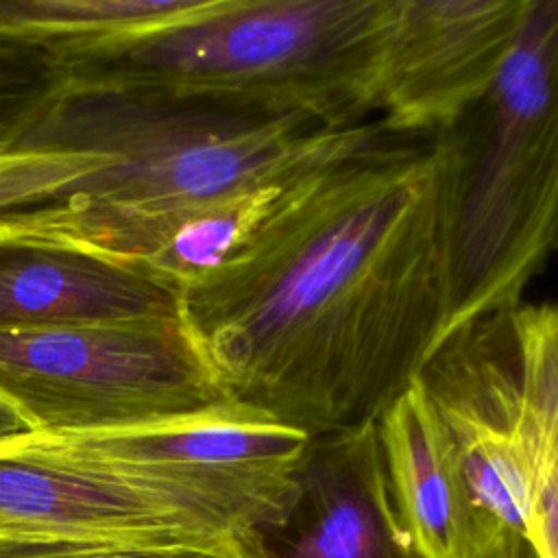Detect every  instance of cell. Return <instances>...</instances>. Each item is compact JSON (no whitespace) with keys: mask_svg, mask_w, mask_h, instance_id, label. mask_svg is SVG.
<instances>
[{"mask_svg":"<svg viewBox=\"0 0 558 558\" xmlns=\"http://www.w3.org/2000/svg\"><path fill=\"white\" fill-rule=\"evenodd\" d=\"M371 122L338 129L157 92L65 87L0 155V238L153 270L183 222L294 181Z\"/></svg>","mask_w":558,"mask_h":558,"instance_id":"cell-2","label":"cell"},{"mask_svg":"<svg viewBox=\"0 0 558 558\" xmlns=\"http://www.w3.org/2000/svg\"><path fill=\"white\" fill-rule=\"evenodd\" d=\"M0 558H209L196 551L50 536H0Z\"/></svg>","mask_w":558,"mask_h":558,"instance_id":"cell-16","label":"cell"},{"mask_svg":"<svg viewBox=\"0 0 558 558\" xmlns=\"http://www.w3.org/2000/svg\"><path fill=\"white\" fill-rule=\"evenodd\" d=\"M0 399L46 436L246 414L183 318L0 331Z\"/></svg>","mask_w":558,"mask_h":558,"instance_id":"cell-5","label":"cell"},{"mask_svg":"<svg viewBox=\"0 0 558 558\" xmlns=\"http://www.w3.org/2000/svg\"><path fill=\"white\" fill-rule=\"evenodd\" d=\"M52 46L0 39V155L65 92Z\"/></svg>","mask_w":558,"mask_h":558,"instance_id":"cell-15","label":"cell"},{"mask_svg":"<svg viewBox=\"0 0 558 558\" xmlns=\"http://www.w3.org/2000/svg\"><path fill=\"white\" fill-rule=\"evenodd\" d=\"M377 427L392 504L421 558H486L512 532L480 504L447 427L416 384Z\"/></svg>","mask_w":558,"mask_h":558,"instance_id":"cell-12","label":"cell"},{"mask_svg":"<svg viewBox=\"0 0 558 558\" xmlns=\"http://www.w3.org/2000/svg\"><path fill=\"white\" fill-rule=\"evenodd\" d=\"M0 536H50L235 558L201 525L31 436L0 447Z\"/></svg>","mask_w":558,"mask_h":558,"instance_id":"cell-9","label":"cell"},{"mask_svg":"<svg viewBox=\"0 0 558 558\" xmlns=\"http://www.w3.org/2000/svg\"><path fill=\"white\" fill-rule=\"evenodd\" d=\"M31 434H33L31 425L7 401L0 399V447L22 440L24 436H31Z\"/></svg>","mask_w":558,"mask_h":558,"instance_id":"cell-18","label":"cell"},{"mask_svg":"<svg viewBox=\"0 0 558 558\" xmlns=\"http://www.w3.org/2000/svg\"><path fill=\"white\" fill-rule=\"evenodd\" d=\"M231 401L310 438L377 423L453 331L449 227L427 135L381 120L294 179L181 288Z\"/></svg>","mask_w":558,"mask_h":558,"instance_id":"cell-1","label":"cell"},{"mask_svg":"<svg viewBox=\"0 0 558 558\" xmlns=\"http://www.w3.org/2000/svg\"><path fill=\"white\" fill-rule=\"evenodd\" d=\"M392 0H227L133 35L52 46L68 87L198 98L329 126L379 118Z\"/></svg>","mask_w":558,"mask_h":558,"instance_id":"cell-3","label":"cell"},{"mask_svg":"<svg viewBox=\"0 0 558 558\" xmlns=\"http://www.w3.org/2000/svg\"><path fill=\"white\" fill-rule=\"evenodd\" d=\"M519 312L525 364L527 534L541 558H558V303L521 301Z\"/></svg>","mask_w":558,"mask_h":558,"instance_id":"cell-13","label":"cell"},{"mask_svg":"<svg viewBox=\"0 0 558 558\" xmlns=\"http://www.w3.org/2000/svg\"><path fill=\"white\" fill-rule=\"evenodd\" d=\"M181 286L100 253L0 238V331L181 320Z\"/></svg>","mask_w":558,"mask_h":558,"instance_id":"cell-11","label":"cell"},{"mask_svg":"<svg viewBox=\"0 0 558 558\" xmlns=\"http://www.w3.org/2000/svg\"><path fill=\"white\" fill-rule=\"evenodd\" d=\"M486 558H541L530 534L506 532L486 554Z\"/></svg>","mask_w":558,"mask_h":558,"instance_id":"cell-17","label":"cell"},{"mask_svg":"<svg viewBox=\"0 0 558 558\" xmlns=\"http://www.w3.org/2000/svg\"><path fill=\"white\" fill-rule=\"evenodd\" d=\"M240 558H421L392 504L377 423L310 438L281 512Z\"/></svg>","mask_w":558,"mask_h":558,"instance_id":"cell-10","label":"cell"},{"mask_svg":"<svg viewBox=\"0 0 558 558\" xmlns=\"http://www.w3.org/2000/svg\"><path fill=\"white\" fill-rule=\"evenodd\" d=\"M442 172L453 329L525 301L558 253V0H538L497 74L427 135Z\"/></svg>","mask_w":558,"mask_h":558,"instance_id":"cell-4","label":"cell"},{"mask_svg":"<svg viewBox=\"0 0 558 558\" xmlns=\"http://www.w3.org/2000/svg\"><path fill=\"white\" fill-rule=\"evenodd\" d=\"M519 307H501L453 329L414 384L447 427L484 510L501 530L527 534Z\"/></svg>","mask_w":558,"mask_h":558,"instance_id":"cell-7","label":"cell"},{"mask_svg":"<svg viewBox=\"0 0 558 558\" xmlns=\"http://www.w3.org/2000/svg\"><path fill=\"white\" fill-rule=\"evenodd\" d=\"M33 438L137 486L220 538L235 558L281 512L310 442L299 429L251 414Z\"/></svg>","mask_w":558,"mask_h":558,"instance_id":"cell-6","label":"cell"},{"mask_svg":"<svg viewBox=\"0 0 558 558\" xmlns=\"http://www.w3.org/2000/svg\"><path fill=\"white\" fill-rule=\"evenodd\" d=\"M538 0H392L379 120L429 135L460 113L517 46Z\"/></svg>","mask_w":558,"mask_h":558,"instance_id":"cell-8","label":"cell"},{"mask_svg":"<svg viewBox=\"0 0 558 558\" xmlns=\"http://www.w3.org/2000/svg\"><path fill=\"white\" fill-rule=\"evenodd\" d=\"M227 0H0V39L44 46L168 26Z\"/></svg>","mask_w":558,"mask_h":558,"instance_id":"cell-14","label":"cell"}]
</instances>
